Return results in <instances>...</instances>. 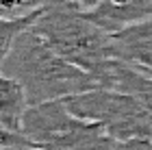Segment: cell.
<instances>
[{
    "label": "cell",
    "mask_w": 152,
    "mask_h": 150,
    "mask_svg": "<svg viewBox=\"0 0 152 150\" xmlns=\"http://www.w3.org/2000/svg\"><path fill=\"white\" fill-rule=\"evenodd\" d=\"M117 150H152V139L148 137H133L126 141H120Z\"/></svg>",
    "instance_id": "cell-11"
},
{
    "label": "cell",
    "mask_w": 152,
    "mask_h": 150,
    "mask_svg": "<svg viewBox=\"0 0 152 150\" xmlns=\"http://www.w3.org/2000/svg\"><path fill=\"white\" fill-rule=\"evenodd\" d=\"M111 52L117 61L152 72V18L111 35Z\"/></svg>",
    "instance_id": "cell-6"
},
{
    "label": "cell",
    "mask_w": 152,
    "mask_h": 150,
    "mask_svg": "<svg viewBox=\"0 0 152 150\" xmlns=\"http://www.w3.org/2000/svg\"><path fill=\"white\" fill-rule=\"evenodd\" d=\"M0 72L24 87L31 107L100 89V83L89 72L63 59L33 31L22 33L13 42L0 61Z\"/></svg>",
    "instance_id": "cell-1"
},
{
    "label": "cell",
    "mask_w": 152,
    "mask_h": 150,
    "mask_svg": "<svg viewBox=\"0 0 152 150\" xmlns=\"http://www.w3.org/2000/svg\"><path fill=\"white\" fill-rule=\"evenodd\" d=\"M31 31L63 59L89 72L98 83L107 63L113 59L111 35L63 0H50Z\"/></svg>",
    "instance_id": "cell-2"
},
{
    "label": "cell",
    "mask_w": 152,
    "mask_h": 150,
    "mask_svg": "<svg viewBox=\"0 0 152 150\" xmlns=\"http://www.w3.org/2000/svg\"><path fill=\"white\" fill-rule=\"evenodd\" d=\"M146 74H150V76H152V72H146Z\"/></svg>",
    "instance_id": "cell-13"
},
{
    "label": "cell",
    "mask_w": 152,
    "mask_h": 150,
    "mask_svg": "<svg viewBox=\"0 0 152 150\" xmlns=\"http://www.w3.org/2000/svg\"><path fill=\"white\" fill-rule=\"evenodd\" d=\"M100 87L130 94L148 111H152V76L128 63H124V61H117V59L109 61L100 76Z\"/></svg>",
    "instance_id": "cell-7"
},
{
    "label": "cell",
    "mask_w": 152,
    "mask_h": 150,
    "mask_svg": "<svg viewBox=\"0 0 152 150\" xmlns=\"http://www.w3.org/2000/svg\"><path fill=\"white\" fill-rule=\"evenodd\" d=\"M41 11H44V7L28 13V15H22V18H2L0 20V61L7 57V52L11 50L13 42H15L22 33L31 31L33 26L37 24Z\"/></svg>",
    "instance_id": "cell-9"
},
{
    "label": "cell",
    "mask_w": 152,
    "mask_h": 150,
    "mask_svg": "<svg viewBox=\"0 0 152 150\" xmlns=\"http://www.w3.org/2000/svg\"><path fill=\"white\" fill-rule=\"evenodd\" d=\"M50 0H0V18H22L46 7Z\"/></svg>",
    "instance_id": "cell-10"
},
{
    "label": "cell",
    "mask_w": 152,
    "mask_h": 150,
    "mask_svg": "<svg viewBox=\"0 0 152 150\" xmlns=\"http://www.w3.org/2000/svg\"><path fill=\"white\" fill-rule=\"evenodd\" d=\"M96 26L115 35L124 29L141 24L152 18V0H100L96 7L83 11Z\"/></svg>",
    "instance_id": "cell-5"
},
{
    "label": "cell",
    "mask_w": 152,
    "mask_h": 150,
    "mask_svg": "<svg viewBox=\"0 0 152 150\" xmlns=\"http://www.w3.org/2000/svg\"><path fill=\"white\" fill-rule=\"evenodd\" d=\"M28 96L15 78L0 76V131L20 133L24 115L28 111Z\"/></svg>",
    "instance_id": "cell-8"
},
{
    "label": "cell",
    "mask_w": 152,
    "mask_h": 150,
    "mask_svg": "<svg viewBox=\"0 0 152 150\" xmlns=\"http://www.w3.org/2000/svg\"><path fill=\"white\" fill-rule=\"evenodd\" d=\"M63 102L74 115L102 126L117 141L133 137L152 139V111L130 94L100 87L70 96Z\"/></svg>",
    "instance_id": "cell-4"
},
{
    "label": "cell",
    "mask_w": 152,
    "mask_h": 150,
    "mask_svg": "<svg viewBox=\"0 0 152 150\" xmlns=\"http://www.w3.org/2000/svg\"><path fill=\"white\" fill-rule=\"evenodd\" d=\"M39 150H117V141L102 126L74 115L63 100L28 107L22 131Z\"/></svg>",
    "instance_id": "cell-3"
},
{
    "label": "cell",
    "mask_w": 152,
    "mask_h": 150,
    "mask_svg": "<svg viewBox=\"0 0 152 150\" xmlns=\"http://www.w3.org/2000/svg\"><path fill=\"white\" fill-rule=\"evenodd\" d=\"M63 2L72 4V7H76V9H80V11H87V9H91V7H96L100 0H63Z\"/></svg>",
    "instance_id": "cell-12"
}]
</instances>
